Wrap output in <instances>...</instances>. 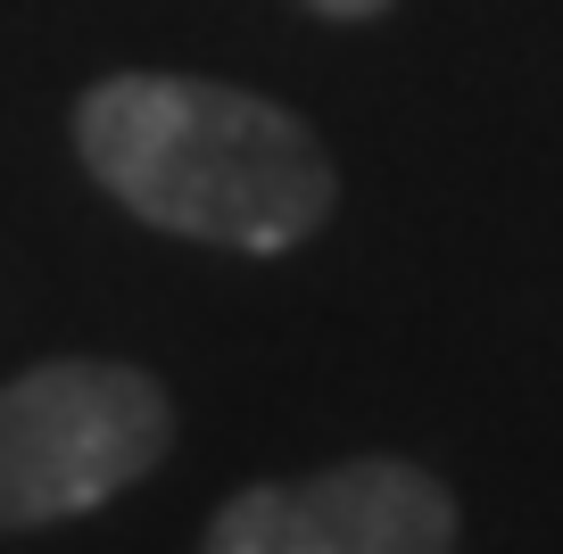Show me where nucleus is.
<instances>
[{"instance_id": "1", "label": "nucleus", "mask_w": 563, "mask_h": 554, "mask_svg": "<svg viewBox=\"0 0 563 554\" xmlns=\"http://www.w3.org/2000/svg\"><path fill=\"white\" fill-rule=\"evenodd\" d=\"M75 149L124 215L241 257L316 241L340 208L316 124L208 75H100L75 100Z\"/></svg>"}, {"instance_id": "2", "label": "nucleus", "mask_w": 563, "mask_h": 554, "mask_svg": "<svg viewBox=\"0 0 563 554\" xmlns=\"http://www.w3.org/2000/svg\"><path fill=\"white\" fill-rule=\"evenodd\" d=\"M175 447V398L141 364L51 356L0 381V538L100 513Z\"/></svg>"}, {"instance_id": "3", "label": "nucleus", "mask_w": 563, "mask_h": 554, "mask_svg": "<svg viewBox=\"0 0 563 554\" xmlns=\"http://www.w3.org/2000/svg\"><path fill=\"white\" fill-rule=\"evenodd\" d=\"M456 497L406 455H349L307 480H257L216 505L199 554H448Z\"/></svg>"}, {"instance_id": "4", "label": "nucleus", "mask_w": 563, "mask_h": 554, "mask_svg": "<svg viewBox=\"0 0 563 554\" xmlns=\"http://www.w3.org/2000/svg\"><path fill=\"white\" fill-rule=\"evenodd\" d=\"M316 18H332V25H365V18H382L389 0H307Z\"/></svg>"}]
</instances>
